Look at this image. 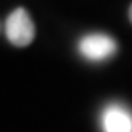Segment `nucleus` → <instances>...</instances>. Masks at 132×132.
<instances>
[{
	"instance_id": "1",
	"label": "nucleus",
	"mask_w": 132,
	"mask_h": 132,
	"mask_svg": "<svg viewBox=\"0 0 132 132\" xmlns=\"http://www.w3.org/2000/svg\"><path fill=\"white\" fill-rule=\"evenodd\" d=\"M5 34L10 44L16 47H27L32 43L35 37V25L24 7L15 9L7 16L5 24Z\"/></svg>"
},
{
	"instance_id": "2",
	"label": "nucleus",
	"mask_w": 132,
	"mask_h": 132,
	"mask_svg": "<svg viewBox=\"0 0 132 132\" xmlns=\"http://www.w3.org/2000/svg\"><path fill=\"white\" fill-rule=\"evenodd\" d=\"M78 50L85 59L93 62H101L112 57L118 52V44L113 37L103 32L87 34L78 43Z\"/></svg>"
},
{
	"instance_id": "3",
	"label": "nucleus",
	"mask_w": 132,
	"mask_h": 132,
	"mask_svg": "<svg viewBox=\"0 0 132 132\" xmlns=\"http://www.w3.org/2000/svg\"><path fill=\"white\" fill-rule=\"evenodd\" d=\"M104 132H132V113L120 104H110L101 118Z\"/></svg>"
},
{
	"instance_id": "4",
	"label": "nucleus",
	"mask_w": 132,
	"mask_h": 132,
	"mask_svg": "<svg viewBox=\"0 0 132 132\" xmlns=\"http://www.w3.org/2000/svg\"><path fill=\"white\" fill-rule=\"evenodd\" d=\"M129 19H131V22H132V5L129 7Z\"/></svg>"
}]
</instances>
